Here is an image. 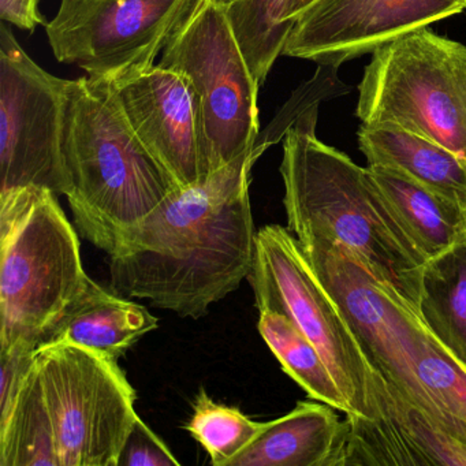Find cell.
I'll list each match as a JSON object with an SVG mask.
<instances>
[{"label": "cell", "mask_w": 466, "mask_h": 466, "mask_svg": "<svg viewBox=\"0 0 466 466\" xmlns=\"http://www.w3.org/2000/svg\"><path fill=\"white\" fill-rule=\"evenodd\" d=\"M168 447L137 417L118 457V466H179Z\"/></svg>", "instance_id": "25"}, {"label": "cell", "mask_w": 466, "mask_h": 466, "mask_svg": "<svg viewBox=\"0 0 466 466\" xmlns=\"http://www.w3.org/2000/svg\"><path fill=\"white\" fill-rule=\"evenodd\" d=\"M37 349L23 342L0 346V424L9 419L24 383L34 370Z\"/></svg>", "instance_id": "24"}, {"label": "cell", "mask_w": 466, "mask_h": 466, "mask_svg": "<svg viewBox=\"0 0 466 466\" xmlns=\"http://www.w3.org/2000/svg\"><path fill=\"white\" fill-rule=\"evenodd\" d=\"M299 244L353 329L372 372L391 391L466 443L417 375V351L427 331L419 310L380 282L343 245L320 238L302 239Z\"/></svg>", "instance_id": "7"}, {"label": "cell", "mask_w": 466, "mask_h": 466, "mask_svg": "<svg viewBox=\"0 0 466 466\" xmlns=\"http://www.w3.org/2000/svg\"><path fill=\"white\" fill-rule=\"evenodd\" d=\"M356 116L395 125L466 160V46L419 29L372 54L359 84Z\"/></svg>", "instance_id": "6"}, {"label": "cell", "mask_w": 466, "mask_h": 466, "mask_svg": "<svg viewBox=\"0 0 466 466\" xmlns=\"http://www.w3.org/2000/svg\"><path fill=\"white\" fill-rule=\"evenodd\" d=\"M360 151L368 166H383L466 207V160L441 144L395 125H361Z\"/></svg>", "instance_id": "17"}, {"label": "cell", "mask_w": 466, "mask_h": 466, "mask_svg": "<svg viewBox=\"0 0 466 466\" xmlns=\"http://www.w3.org/2000/svg\"><path fill=\"white\" fill-rule=\"evenodd\" d=\"M111 86L141 143L179 187L206 181L195 106L184 78L154 65Z\"/></svg>", "instance_id": "14"}, {"label": "cell", "mask_w": 466, "mask_h": 466, "mask_svg": "<svg viewBox=\"0 0 466 466\" xmlns=\"http://www.w3.org/2000/svg\"><path fill=\"white\" fill-rule=\"evenodd\" d=\"M318 2L319 0H285L282 23L289 28H293L294 23Z\"/></svg>", "instance_id": "27"}, {"label": "cell", "mask_w": 466, "mask_h": 466, "mask_svg": "<svg viewBox=\"0 0 466 466\" xmlns=\"http://www.w3.org/2000/svg\"><path fill=\"white\" fill-rule=\"evenodd\" d=\"M368 170L427 260L446 252L466 236V207L394 168L368 166Z\"/></svg>", "instance_id": "18"}, {"label": "cell", "mask_w": 466, "mask_h": 466, "mask_svg": "<svg viewBox=\"0 0 466 466\" xmlns=\"http://www.w3.org/2000/svg\"><path fill=\"white\" fill-rule=\"evenodd\" d=\"M285 0H237L226 7L242 54L260 86L282 56L291 29L282 23Z\"/></svg>", "instance_id": "22"}, {"label": "cell", "mask_w": 466, "mask_h": 466, "mask_svg": "<svg viewBox=\"0 0 466 466\" xmlns=\"http://www.w3.org/2000/svg\"><path fill=\"white\" fill-rule=\"evenodd\" d=\"M260 157L253 148L201 184L177 189L130 228L110 256L113 290L192 319L236 291L255 263L249 187Z\"/></svg>", "instance_id": "1"}, {"label": "cell", "mask_w": 466, "mask_h": 466, "mask_svg": "<svg viewBox=\"0 0 466 466\" xmlns=\"http://www.w3.org/2000/svg\"><path fill=\"white\" fill-rule=\"evenodd\" d=\"M157 65L181 76L192 95L204 179L255 148L260 84L225 6L195 0Z\"/></svg>", "instance_id": "5"}, {"label": "cell", "mask_w": 466, "mask_h": 466, "mask_svg": "<svg viewBox=\"0 0 466 466\" xmlns=\"http://www.w3.org/2000/svg\"><path fill=\"white\" fill-rule=\"evenodd\" d=\"M343 422L332 406L299 402L274 421L228 466H334Z\"/></svg>", "instance_id": "16"}, {"label": "cell", "mask_w": 466, "mask_h": 466, "mask_svg": "<svg viewBox=\"0 0 466 466\" xmlns=\"http://www.w3.org/2000/svg\"><path fill=\"white\" fill-rule=\"evenodd\" d=\"M420 316L433 337L466 368V236L425 263Z\"/></svg>", "instance_id": "19"}, {"label": "cell", "mask_w": 466, "mask_h": 466, "mask_svg": "<svg viewBox=\"0 0 466 466\" xmlns=\"http://www.w3.org/2000/svg\"><path fill=\"white\" fill-rule=\"evenodd\" d=\"M40 0H0V20L24 31L46 25L39 12Z\"/></svg>", "instance_id": "26"}, {"label": "cell", "mask_w": 466, "mask_h": 466, "mask_svg": "<svg viewBox=\"0 0 466 466\" xmlns=\"http://www.w3.org/2000/svg\"><path fill=\"white\" fill-rule=\"evenodd\" d=\"M466 9V0H319L294 23L282 56L339 67Z\"/></svg>", "instance_id": "12"}, {"label": "cell", "mask_w": 466, "mask_h": 466, "mask_svg": "<svg viewBox=\"0 0 466 466\" xmlns=\"http://www.w3.org/2000/svg\"><path fill=\"white\" fill-rule=\"evenodd\" d=\"M319 105L283 137L280 176L289 230L348 248L380 282L420 313L427 258L411 241L368 167L316 136Z\"/></svg>", "instance_id": "2"}, {"label": "cell", "mask_w": 466, "mask_h": 466, "mask_svg": "<svg viewBox=\"0 0 466 466\" xmlns=\"http://www.w3.org/2000/svg\"><path fill=\"white\" fill-rule=\"evenodd\" d=\"M36 370L56 428L61 466H118L137 419L118 361L73 343L37 349Z\"/></svg>", "instance_id": "9"}, {"label": "cell", "mask_w": 466, "mask_h": 466, "mask_svg": "<svg viewBox=\"0 0 466 466\" xmlns=\"http://www.w3.org/2000/svg\"><path fill=\"white\" fill-rule=\"evenodd\" d=\"M70 80L40 67L12 25H0V198L21 190L66 193L64 137Z\"/></svg>", "instance_id": "10"}, {"label": "cell", "mask_w": 466, "mask_h": 466, "mask_svg": "<svg viewBox=\"0 0 466 466\" xmlns=\"http://www.w3.org/2000/svg\"><path fill=\"white\" fill-rule=\"evenodd\" d=\"M249 279L258 312L271 310L289 319L320 351L348 400L350 414L372 419V370L297 237L282 226L260 228Z\"/></svg>", "instance_id": "8"}, {"label": "cell", "mask_w": 466, "mask_h": 466, "mask_svg": "<svg viewBox=\"0 0 466 466\" xmlns=\"http://www.w3.org/2000/svg\"><path fill=\"white\" fill-rule=\"evenodd\" d=\"M372 419L346 414L334 466H466V443L373 373Z\"/></svg>", "instance_id": "13"}, {"label": "cell", "mask_w": 466, "mask_h": 466, "mask_svg": "<svg viewBox=\"0 0 466 466\" xmlns=\"http://www.w3.org/2000/svg\"><path fill=\"white\" fill-rule=\"evenodd\" d=\"M195 0H61L46 24L51 51L108 83L154 66Z\"/></svg>", "instance_id": "11"}, {"label": "cell", "mask_w": 466, "mask_h": 466, "mask_svg": "<svg viewBox=\"0 0 466 466\" xmlns=\"http://www.w3.org/2000/svg\"><path fill=\"white\" fill-rule=\"evenodd\" d=\"M146 307L106 290L89 280L84 293L43 337V345L67 342L118 361L137 340L157 329Z\"/></svg>", "instance_id": "15"}, {"label": "cell", "mask_w": 466, "mask_h": 466, "mask_svg": "<svg viewBox=\"0 0 466 466\" xmlns=\"http://www.w3.org/2000/svg\"><path fill=\"white\" fill-rule=\"evenodd\" d=\"M185 428L208 452L212 465L228 466L263 432L266 422L250 420L233 406L215 402L201 390Z\"/></svg>", "instance_id": "23"}, {"label": "cell", "mask_w": 466, "mask_h": 466, "mask_svg": "<svg viewBox=\"0 0 466 466\" xmlns=\"http://www.w3.org/2000/svg\"><path fill=\"white\" fill-rule=\"evenodd\" d=\"M258 331L283 370L312 400L350 414L348 400L320 351L289 319L271 310H260Z\"/></svg>", "instance_id": "21"}, {"label": "cell", "mask_w": 466, "mask_h": 466, "mask_svg": "<svg viewBox=\"0 0 466 466\" xmlns=\"http://www.w3.org/2000/svg\"><path fill=\"white\" fill-rule=\"evenodd\" d=\"M0 346L40 348L91 280L56 193L32 187L0 198Z\"/></svg>", "instance_id": "4"}, {"label": "cell", "mask_w": 466, "mask_h": 466, "mask_svg": "<svg viewBox=\"0 0 466 466\" xmlns=\"http://www.w3.org/2000/svg\"><path fill=\"white\" fill-rule=\"evenodd\" d=\"M66 196L76 226L113 256L125 234L181 189L130 127L113 86L70 80L64 137Z\"/></svg>", "instance_id": "3"}, {"label": "cell", "mask_w": 466, "mask_h": 466, "mask_svg": "<svg viewBox=\"0 0 466 466\" xmlns=\"http://www.w3.org/2000/svg\"><path fill=\"white\" fill-rule=\"evenodd\" d=\"M215 4L222 5V6L228 7L230 6L231 4L237 2V0H214Z\"/></svg>", "instance_id": "28"}, {"label": "cell", "mask_w": 466, "mask_h": 466, "mask_svg": "<svg viewBox=\"0 0 466 466\" xmlns=\"http://www.w3.org/2000/svg\"><path fill=\"white\" fill-rule=\"evenodd\" d=\"M0 466H61L56 428L36 364L9 419L0 424Z\"/></svg>", "instance_id": "20"}]
</instances>
